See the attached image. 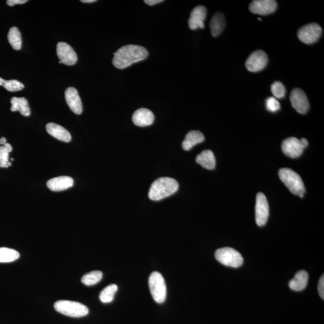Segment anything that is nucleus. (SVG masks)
<instances>
[{"label": "nucleus", "instance_id": "obj_1", "mask_svg": "<svg viewBox=\"0 0 324 324\" xmlns=\"http://www.w3.org/2000/svg\"><path fill=\"white\" fill-rule=\"evenodd\" d=\"M148 56V51L143 46L125 45L114 53L113 63L116 68L124 69L134 63L145 60Z\"/></svg>", "mask_w": 324, "mask_h": 324}, {"label": "nucleus", "instance_id": "obj_2", "mask_svg": "<svg viewBox=\"0 0 324 324\" xmlns=\"http://www.w3.org/2000/svg\"><path fill=\"white\" fill-rule=\"evenodd\" d=\"M178 189V182L170 177H162L153 182L149 196L153 201H160L167 198Z\"/></svg>", "mask_w": 324, "mask_h": 324}, {"label": "nucleus", "instance_id": "obj_3", "mask_svg": "<svg viewBox=\"0 0 324 324\" xmlns=\"http://www.w3.org/2000/svg\"><path fill=\"white\" fill-rule=\"evenodd\" d=\"M279 175L292 193L303 198L306 191L305 184L298 173L291 169L282 168L279 170Z\"/></svg>", "mask_w": 324, "mask_h": 324}, {"label": "nucleus", "instance_id": "obj_4", "mask_svg": "<svg viewBox=\"0 0 324 324\" xmlns=\"http://www.w3.org/2000/svg\"><path fill=\"white\" fill-rule=\"evenodd\" d=\"M54 309L58 313L72 318L83 317L89 312L87 306L82 303L69 300H60L55 302Z\"/></svg>", "mask_w": 324, "mask_h": 324}, {"label": "nucleus", "instance_id": "obj_5", "mask_svg": "<svg viewBox=\"0 0 324 324\" xmlns=\"http://www.w3.org/2000/svg\"><path fill=\"white\" fill-rule=\"evenodd\" d=\"M150 292L155 301L163 303L166 298V286L163 277L159 272H153L149 280Z\"/></svg>", "mask_w": 324, "mask_h": 324}, {"label": "nucleus", "instance_id": "obj_6", "mask_svg": "<svg viewBox=\"0 0 324 324\" xmlns=\"http://www.w3.org/2000/svg\"><path fill=\"white\" fill-rule=\"evenodd\" d=\"M215 257L224 266L234 268L239 267L243 263V258L240 253L230 247L219 249L215 253Z\"/></svg>", "mask_w": 324, "mask_h": 324}, {"label": "nucleus", "instance_id": "obj_7", "mask_svg": "<svg viewBox=\"0 0 324 324\" xmlns=\"http://www.w3.org/2000/svg\"><path fill=\"white\" fill-rule=\"evenodd\" d=\"M323 29L320 25L316 23H309L302 26L298 31L299 39L305 44L316 42L322 34Z\"/></svg>", "mask_w": 324, "mask_h": 324}, {"label": "nucleus", "instance_id": "obj_8", "mask_svg": "<svg viewBox=\"0 0 324 324\" xmlns=\"http://www.w3.org/2000/svg\"><path fill=\"white\" fill-rule=\"evenodd\" d=\"M255 214L257 225L259 226L266 225L269 216V205L266 196L261 192L256 196Z\"/></svg>", "mask_w": 324, "mask_h": 324}, {"label": "nucleus", "instance_id": "obj_9", "mask_svg": "<svg viewBox=\"0 0 324 324\" xmlns=\"http://www.w3.org/2000/svg\"><path fill=\"white\" fill-rule=\"evenodd\" d=\"M268 56L262 50H257L249 55L246 62L247 70L252 72L261 71L266 67L268 63Z\"/></svg>", "mask_w": 324, "mask_h": 324}, {"label": "nucleus", "instance_id": "obj_10", "mask_svg": "<svg viewBox=\"0 0 324 324\" xmlns=\"http://www.w3.org/2000/svg\"><path fill=\"white\" fill-rule=\"evenodd\" d=\"M290 101L292 106L301 114H305L309 110V102L305 93L300 88H295L291 93Z\"/></svg>", "mask_w": 324, "mask_h": 324}, {"label": "nucleus", "instance_id": "obj_11", "mask_svg": "<svg viewBox=\"0 0 324 324\" xmlns=\"http://www.w3.org/2000/svg\"><path fill=\"white\" fill-rule=\"evenodd\" d=\"M57 53L62 64L67 66H73L77 62V54L69 44L59 42L57 46Z\"/></svg>", "mask_w": 324, "mask_h": 324}, {"label": "nucleus", "instance_id": "obj_12", "mask_svg": "<svg viewBox=\"0 0 324 324\" xmlns=\"http://www.w3.org/2000/svg\"><path fill=\"white\" fill-rule=\"evenodd\" d=\"M304 148L300 140L296 138L291 137L283 141L282 144V152L291 158H297L303 154Z\"/></svg>", "mask_w": 324, "mask_h": 324}, {"label": "nucleus", "instance_id": "obj_13", "mask_svg": "<svg viewBox=\"0 0 324 324\" xmlns=\"http://www.w3.org/2000/svg\"><path fill=\"white\" fill-rule=\"evenodd\" d=\"M277 2L273 0H255L249 5V10L252 13L267 15L272 13L277 8Z\"/></svg>", "mask_w": 324, "mask_h": 324}, {"label": "nucleus", "instance_id": "obj_14", "mask_svg": "<svg viewBox=\"0 0 324 324\" xmlns=\"http://www.w3.org/2000/svg\"><path fill=\"white\" fill-rule=\"evenodd\" d=\"M207 16V8L204 5H198L194 7L191 11L190 16L188 19V26L190 29H196L204 28V20Z\"/></svg>", "mask_w": 324, "mask_h": 324}, {"label": "nucleus", "instance_id": "obj_15", "mask_svg": "<svg viewBox=\"0 0 324 324\" xmlns=\"http://www.w3.org/2000/svg\"><path fill=\"white\" fill-rule=\"evenodd\" d=\"M65 98L70 110L77 115L82 113L83 108L77 90L73 87L67 88L65 91Z\"/></svg>", "mask_w": 324, "mask_h": 324}, {"label": "nucleus", "instance_id": "obj_16", "mask_svg": "<svg viewBox=\"0 0 324 324\" xmlns=\"http://www.w3.org/2000/svg\"><path fill=\"white\" fill-rule=\"evenodd\" d=\"M155 120V116L148 109L141 108L135 112L132 121L135 125L146 127L152 125Z\"/></svg>", "mask_w": 324, "mask_h": 324}, {"label": "nucleus", "instance_id": "obj_17", "mask_svg": "<svg viewBox=\"0 0 324 324\" xmlns=\"http://www.w3.org/2000/svg\"><path fill=\"white\" fill-rule=\"evenodd\" d=\"M74 181L72 178L68 176H61L49 179L47 182V186L52 191H60L72 187Z\"/></svg>", "mask_w": 324, "mask_h": 324}, {"label": "nucleus", "instance_id": "obj_18", "mask_svg": "<svg viewBox=\"0 0 324 324\" xmlns=\"http://www.w3.org/2000/svg\"><path fill=\"white\" fill-rule=\"evenodd\" d=\"M46 128L48 134L56 139L65 143H69L71 141V135L63 127L55 123H49L47 124Z\"/></svg>", "mask_w": 324, "mask_h": 324}, {"label": "nucleus", "instance_id": "obj_19", "mask_svg": "<svg viewBox=\"0 0 324 324\" xmlns=\"http://www.w3.org/2000/svg\"><path fill=\"white\" fill-rule=\"evenodd\" d=\"M196 162L203 167L207 169H214L216 166V159L211 150H204L196 158Z\"/></svg>", "mask_w": 324, "mask_h": 324}, {"label": "nucleus", "instance_id": "obj_20", "mask_svg": "<svg viewBox=\"0 0 324 324\" xmlns=\"http://www.w3.org/2000/svg\"><path fill=\"white\" fill-rule=\"evenodd\" d=\"M205 140L204 135L201 132L192 131L188 132L182 142V147L185 151L192 149L196 144L201 143Z\"/></svg>", "mask_w": 324, "mask_h": 324}, {"label": "nucleus", "instance_id": "obj_21", "mask_svg": "<svg viewBox=\"0 0 324 324\" xmlns=\"http://www.w3.org/2000/svg\"><path fill=\"white\" fill-rule=\"evenodd\" d=\"M309 280L308 273L306 271L302 270L297 272L294 278L289 284L291 290L300 291L304 290L308 285Z\"/></svg>", "mask_w": 324, "mask_h": 324}, {"label": "nucleus", "instance_id": "obj_22", "mask_svg": "<svg viewBox=\"0 0 324 324\" xmlns=\"http://www.w3.org/2000/svg\"><path fill=\"white\" fill-rule=\"evenodd\" d=\"M212 36L217 37L222 33L225 26V19L223 14L221 12L215 13L210 23Z\"/></svg>", "mask_w": 324, "mask_h": 324}, {"label": "nucleus", "instance_id": "obj_23", "mask_svg": "<svg viewBox=\"0 0 324 324\" xmlns=\"http://www.w3.org/2000/svg\"><path fill=\"white\" fill-rule=\"evenodd\" d=\"M11 111H19L24 117L30 116V109L27 100L24 97H12L11 99Z\"/></svg>", "mask_w": 324, "mask_h": 324}, {"label": "nucleus", "instance_id": "obj_24", "mask_svg": "<svg viewBox=\"0 0 324 324\" xmlns=\"http://www.w3.org/2000/svg\"><path fill=\"white\" fill-rule=\"evenodd\" d=\"M8 42L14 50L18 51L21 49L22 38L19 29L13 26L10 29L7 34Z\"/></svg>", "mask_w": 324, "mask_h": 324}, {"label": "nucleus", "instance_id": "obj_25", "mask_svg": "<svg viewBox=\"0 0 324 324\" xmlns=\"http://www.w3.org/2000/svg\"><path fill=\"white\" fill-rule=\"evenodd\" d=\"M19 256V252L15 250L7 247H0V263H11L17 260Z\"/></svg>", "mask_w": 324, "mask_h": 324}, {"label": "nucleus", "instance_id": "obj_26", "mask_svg": "<svg viewBox=\"0 0 324 324\" xmlns=\"http://www.w3.org/2000/svg\"><path fill=\"white\" fill-rule=\"evenodd\" d=\"M118 290V287L116 284H111L103 290L100 294L99 299L104 303H111L113 301L115 294Z\"/></svg>", "mask_w": 324, "mask_h": 324}, {"label": "nucleus", "instance_id": "obj_27", "mask_svg": "<svg viewBox=\"0 0 324 324\" xmlns=\"http://www.w3.org/2000/svg\"><path fill=\"white\" fill-rule=\"evenodd\" d=\"M103 273L100 271H93L85 275L81 279L82 284L86 286H93L101 281Z\"/></svg>", "mask_w": 324, "mask_h": 324}, {"label": "nucleus", "instance_id": "obj_28", "mask_svg": "<svg viewBox=\"0 0 324 324\" xmlns=\"http://www.w3.org/2000/svg\"><path fill=\"white\" fill-rule=\"evenodd\" d=\"M0 86L4 87L5 89L11 92L20 91L24 88V85L18 81H5L1 78H0Z\"/></svg>", "mask_w": 324, "mask_h": 324}, {"label": "nucleus", "instance_id": "obj_29", "mask_svg": "<svg viewBox=\"0 0 324 324\" xmlns=\"http://www.w3.org/2000/svg\"><path fill=\"white\" fill-rule=\"evenodd\" d=\"M11 151L12 147L9 144L0 147V167H8V156Z\"/></svg>", "mask_w": 324, "mask_h": 324}, {"label": "nucleus", "instance_id": "obj_30", "mask_svg": "<svg viewBox=\"0 0 324 324\" xmlns=\"http://www.w3.org/2000/svg\"><path fill=\"white\" fill-rule=\"evenodd\" d=\"M271 91L276 99H282L285 95V88L281 82H274L271 87Z\"/></svg>", "mask_w": 324, "mask_h": 324}, {"label": "nucleus", "instance_id": "obj_31", "mask_svg": "<svg viewBox=\"0 0 324 324\" xmlns=\"http://www.w3.org/2000/svg\"><path fill=\"white\" fill-rule=\"evenodd\" d=\"M266 108L268 111L276 113L281 108V105L275 97H271L266 100Z\"/></svg>", "mask_w": 324, "mask_h": 324}, {"label": "nucleus", "instance_id": "obj_32", "mask_svg": "<svg viewBox=\"0 0 324 324\" xmlns=\"http://www.w3.org/2000/svg\"><path fill=\"white\" fill-rule=\"evenodd\" d=\"M318 291H319L320 296L321 298L324 299V275L321 276L320 279L319 284H318Z\"/></svg>", "mask_w": 324, "mask_h": 324}, {"label": "nucleus", "instance_id": "obj_33", "mask_svg": "<svg viewBox=\"0 0 324 324\" xmlns=\"http://www.w3.org/2000/svg\"><path fill=\"white\" fill-rule=\"evenodd\" d=\"M27 1V0H8L6 2L9 6H13L15 4H24Z\"/></svg>", "mask_w": 324, "mask_h": 324}, {"label": "nucleus", "instance_id": "obj_34", "mask_svg": "<svg viewBox=\"0 0 324 324\" xmlns=\"http://www.w3.org/2000/svg\"><path fill=\"white\" fill-rule=\"evenodd\" d=\"M163 2V0H145L144 2L149 5H153Z\"/></svg>", "mask_w": 324, "mask_h": 324}, {"label": "nucleus", "instance_id": "obj_35", "mask_svg": "<svg viewBox=\"0 0 324 324\" xmlns=\"http://www.w3.org/2000/svg\"><path fill=\"white\" fill-rule=\"evenodd\" d=\"M300 142H301L302 145L303 147V148L305 149L309 145L308 141L305 138H302V139L300 140Z\"/></svg>", "mask_w": 324, "mask_h": 324}, {"label": "nucleus", "instance_id": "obj_36", "mask_svg": "<svg viewBox=\"0 0 324 324\" xmlns=\"http://www.w3.org/2000/svg\"><path fill=\"white\" fill-rule=\"evenodd\" d=\"M6 142L7 140L4 137H2L0 139V144H1V145L4 146L5 144L7 143Z\"/></svg>", "mask_w": 324, "mask_h": 324}, {"label": "nucleus", "instance_id": "obj_37", "mask_svg": "<svg viewBox=\"0 0 324 324\" xmlns=\"http://www.w3.org/2000/svg\"><path fill=\"white\" fill-rule=\"evenodd\" d=\"M81 1L84 3H91V2H96V0H81Z\"/></svg>", "mask_w": 324, "mask_h": 324}, {"label": "nucleus", "instance_id": "obj_38", "mask_svg": "<svg viewBox=\"0 0 324 324\" xmlns=\"http://www.w3.org/2000/svg\"><path fill=\"white\" fill-rule=\"evenodd\" d=\"M11 162H8V164H7V166H8H8H11Z\"/></svg>", "mask_w": 324, "mask_h": 324}, {"label": "nucleus", "instance_id": "obj_39", "mask_svg": "<svg viewBox=\"0 0 324 324\" xmlns=\"http://www.w3.org/2000/svg\"><path fill=\"white\" fill-rule=\"evenodd\" d=\"M58 63H60V64H62L61 61H59Z\"/></svg>", "mask_w": 324, "mask_h": 324}, {"label": "nucleus", "instance_id": "obj_40", "mask_svg": "<svg viewBox=\"0 0 324 324\" xmlns=\"http://www.w3.org/2000/svg\"><path fill=\"white\" fill-rule=\"evenodd\" d=\"M11 161H14V159H13V158H11Z\"/></svg>", "mask_w": 324, "mask_h": 324}]
</instances>
